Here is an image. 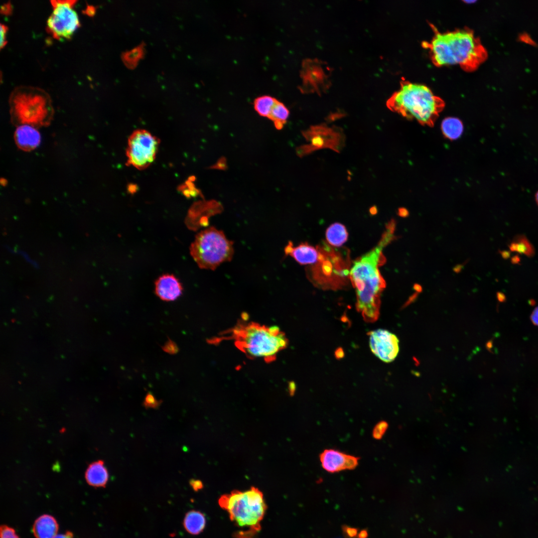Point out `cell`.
<instances>
[{"mask_svg":"<svg viewBox=\"0 0 538 538\" xmlns=\"http://www.w3.org/2000/svg\"><path fill=\"white\" fill-rule=\"evenodd\" d=\"M11 6L10 4H5L2 6H1V10L3 9L2 12H3L4 14H8L9 12L11 11Z\"/></svg>","mask_w":538,"mask_h":538,"instance_id":"cell-34","label":"cell"},{"mask_svg":"<svg viewBox=\"0 0 538 538\" xmlns=\"http://www.w3.org/2000/svg\"><path fill=\"white\" fill-rule=\"evenodd\" d=\"M285 255L293 258L300 265H311L316 263L320 259L321 254L319 248H315L307 243H302L293 246L291 242H288L284 248Z\"/></svg>","mask_w":538,"mask_h":538,"instance_id":"cell-14","label":"cell"},{"mask_svg":"<svg viewBox=\"0 0 538 538\" xmlns=\"http://www.w3.org/2000/svg\"><path fill=\"white\" fill-rule=\"evenodd\" d=\"M388 427V424L386 421H379L374 426L373 429V437L377 440L381 439L386 433Z\"/></svg>","mask_w":538,"mask_h":538,"instance_id":"cell-25","label":"cell"},{"mask_svg":"<svg viewBox=\"0 0 538 538\" xmlns=\"http://www.w3.org/2000/svg\"><path fill=\"white\" fill-rule=\"evenodd\" d=\"M369 346L373 353L385 363L393 362L399 352V340L397 336L383 329L368 333Z\"/></svg>","mask_w":538,"mask_h":538,"instance_id":"cell-11","label":"cell"},{"mask_svg":"<svg viewBox=\"0 0 538 538\" xmlns=\"http://www.w3.org/2000/svg\"><path fill=\"white\" fill-rule=\"evenodd\" d=\"M326 237L328 243L334 247H338L346 242L348 233L343 225L336 223L327 228Z\"/></svg>","mask_w":538,"mask_h":538,"instance_id":"cell-20","label":"cell"},{"mask_svg":"<svg viewBox=\"0 0 538 538\" xmlns=\"http://www.w3.org/2000/svg\"><path fill=\"white\" fill-rule=\"evenodd\" d=\"M536 202L537 203V204L538 205V192L536 194Z\"/></svg>","mask_w":538,"mask_h":538,"instance_id":"cell-39","label":"cell"},{"mask_svg":"<svg viewBox=\"0 0 538 538\" xmlns=\"http://www.w3.org/2000/svg\"><path fill=\"white\" fill-rule=\"evenodd\" d=\"M11 119L19 126L30 125L35 128L50 123L53 108L49 95L43 89L20 86L11 92L9 98Z\"/></svg>","mask_w":538,"mask_h":538,"instance_id":"cell-5","label":"cell"},{"mask_svg":"<svg viewBox=\"0 0 538 538\" xmlns=\"http://www.w3.org/2000/svg\"><path fill=\"white\" fill-rule=\"evenodd\" d=\"M289 111L285 105L278 101L274 105L269 119L271 120L277 130H281L287 122Z\"/></svg>","mask_w":538,"mask_h":538,"instance_id":"cell-21","label":"cell"},{"mask_svg":"<svg viewBox=\"0 0 538 538\" xmlns=\"http://www.w3.org/2000/svg\"><path fill=\"white\" fill-rule=\"evenodd\" d=\"M0 538H19V537L13 529L3 526L0 528Z\"/></svg>","mask_w":538,"mask_h":538,"instance_id":"cell-27","label":"cell"},{"mask_svg":"<svg viewBox=\"0 0 538 538\" xmlns=\"http://www.w3.org/2000/svg\"><path fill=\"white\" fill-rule=\"evenodd\" d=\"M464 265L458 264L453 268V271L456 273H459L461 271Z\"/></svg>","mask_w":538,"mask_h":538,"instance_id":"cell-37","label":"cell"},{"mask_svg":"<svg viewBox=\"0 0 538 538\" xmlns=\"http://www.w3.org/2000/svg\"><path fill=\"white\" fill-rule=\"evenodd\" d=\"M387 106L408 120L432 127L445 103L427 86L403 80L400 89L388 100Z\"/></svg>","mask_w":538,"mask_h":538,"instance_id":"cell-4","label":"cell"},{"mask_svg":"<svg viewBox=\"0 0 538 538\" xmlns=\"http://www.w3.org/2000/svg\"><path fill=\"white\" fill-rule=\"evenodd\" d=\"M58 525L55 519L49 515H43L34 522L32 528L36 538H54L57 535Z\"/></svg>","mask_w":538,"mask_h":538,"instance_id":"cell-17","label":"cell"},{"mask_svg":"<svg viewBox=\"0 0 538 538\" xmlns=\"http://www.w3.org/2000/svg\"><path fill=\"white\" fill-rule=\"evenodd\" d=\"M191 487L195 491H198L203 487V483L199 480L191 479L189 481Z\"/></svg>","mask_w":538,"mask_h":538,"instance_id":"cell-31","label":"cell"},{"mask_svg":"<svg viewBox=\"0 0 538 538\" xmlns=\"http://www.w3.org/2000/svg\"><path fill=\"white\" fill-rule=\"evenodd\" d=\"M109 478L108 469L102 460H98L89 464L85 472L87 483L96 488L105 487Z\"/></svg>","mask_w":538,"mask_h":538,"instance_id":"cell-16","label":"cell"},{"mask_svg":"<svg viewBox=\"0 0 538 538\" xmlns=\"http://www.w3.org/2000/svg\"><path fill=\"white\" fill-rule=\"evenodd\" d=\"M14 139L16 145L20 149L29 151L37 147L40 141V135L36 128L30 125H22L17 126Z\"/></svg>","mask_w":538,"mask_h":538,"instance_id":"cell-15","label":"cell"},{"mask_svg":"<svg viewBox=\"0 0 538 538\" xmlns=\"http://www.w3.org/2000/svg\"><path fill=\"white\" fill-rule=\"evenodd\" d=\"M322 468L330 473L355 469L360 458L332 448L325 449L319 455Z\"/></svg>","mask_w":538,"mask_h":538,"instance_id":"cell-12","label":"cell"},{"mask_svg":"<svg viewBox=\"0 0 538 538\" xmlns=\"http://www.w3.org/2000/svg\"><path fill=\"white\" fill-rule=\"evenodd\" d=\"M531 319L534 324L538 326V307L534 310L531 314Z\"/></svg>","mask_w":538,"mask_h":538,"instance_id":"cell-32","label":"cell"},{"mask_svg":"<svg viewBox=\"0 0 538 538\" xmlns=\"http://www.w3.org/2000/svg\"><path fill=\"white\" fill-rule=\"evenodd\" d=\"M396 225L394 219L388 223L378 243L357 259L349 272L356 294V309L368 323L374 322L380 315L381 295L386 283L379 268L386 262L383 249L397 238L394 234Z\"/></svg>","mask_w":538,"mask_h":538,"instance_id":"cell-1","label":"cell"},{"mask_svg":"<svg viewBox=\"0 0 538 538\" xmlns=\"http://www.w3.org/2000/svg\"><path fill=\"white\" fill-rule=\"evenodd\" d=\"M211 169L225 170L227 168V160L225 157H221L217 162L210 167Z\"/></svg>","mask_w":538,"mask_h":538,"instance_id":"cell-29","label":"cell"},{"mask_svg":"<svg viewBox=\"0 0 538 538\" xmlns=\"http://www.w3.org/2000/svg\"><path fill=\"white\" fill-rule=\"evenodd\" d=\"M277 99L269 95H263L256 98L254 102L256 111L261 116L269 118Z\"/></svg>","mask_w":538,"mask_h":538,"instance_id":"cell-23","label":"cell"},{"mask_svg":"<svg viewBox=\"0 0 538 538\" xmlns=\"http://www.w3.org/2000/svg\"><path fill=\"white\" fill-rule=\"evenodd\" d=\"M160 139L144 129L134 131L129 136L126 150V165L142 170L155 160Z\"/></svg>","mask_w":538,"mask_h":538,"instance_id":"cell-8","label":"cell"},{"mask_svg":"<svg viewBox=\"0 0 538 538\" xmlns=\"http://www.w3.org/2000/svg\"><path fill=\"white\" fill-rule=\"evenodd\" d=\"M163 350L170 354H176L178 351V348L175 342L169 340L162 347Z\"/></svg>","mask_w":538,"mask_h":538,"instance_id":"cell-28","label":"cell"},{"mask_svg":"<svg viewBox=\"0 0 538 538\" xmlns=\"http://www.w3.org/2000/svg\"><path fill=\"white\" fill-rule=\"evenodd\" d=\"M464 1L465 2H467V3H471V2H475V1H474V0H465Z\"/></svg>","mask_w":538,"mask_h":538,"instance_id":"cell-40","label":"cell"},{"mask_svg":"<svg viewBox=\"0 0 538 538\" xmlns=\"http://www.w3.org/2000/svg\"><path fill=\"white\" fill-rule=\"evenodd\" d=\"M206 523L205 517L202 513L192 510L186 514L183 520V526L188 533L197 535L204 530Z\"/></svg>","mask_w":538,"mask_h":538,"instance_id":"cell-18","label":"cell"},{"mask_svg":"<svg viewBox=\"0 0 538 538\" xmlns=\"http://www.w3.org/2000/svg\"><path fill=\"white\" fill-rule=\"evenodd\" d=\"M52 11L47 20L48 32L55 39L70 38L80 26L78 14L74 8V0L50 1Z\"/></svg>","mask_w":538,"mask_h":538,"instance_id":"cell-9","label":"cell"},{"mask_svg":"<svg viewBox=\"0 0 538 538\" xmlns=\"http://www.w3.org/2000/svg\"><path fill=\"white\" fill-rule=\"evenodd\" d=\"M510 249L529 256L533 255L534 253L530 243L523 237H518L510 245Z\"/></svg>","mask_w":538,"mask_h":538,"instance_id":"cell-24","label":"cell"},{"mask_svg":"<svg viewBox=\"0 0 538 538\" xmlns=\"http://www.w3.org/2000/svg\"><path fill=\"white\" fill-rule=\"evenodd\" d=\"M161 403V401L157 400L153 394L148 393L144 398L143 405L146 408L156 409L159 407Z\"/></svg>","mask_w":538,"mask_h":538,"instance_id":"cell-26","label":"cell"},{"mask_svg":"<svg viewBox=\"0 0 538 538\" xmlns=\"http://www.w3.org/2000/svg\"><path fill=\"white\" fill-rule=\"evenodd\" d=\"M219 506L229 514L236 526L246 528L248 536L259 532L261 523L267 509L264 495L258 488L252 487L245 491L233 490L222 495Z\"/></svg>","mask_w":538,"mask_h":538,"instance_id":"cell-6","label":"cell"},{"mask_svg":"<svg viewBox=\"0 0 538 538\" xmlns=\"http://www.w3.org/2000/svg\"><path fill=\"white\" fill-rule=\"evenodd\" d=\"M190 252L200 268L215 270L222 263L232 259L233 242L223 231L211 227L196 235Z\"/></svg>","mask_w":538,"mask_h":538,"instance_id":"cell-7","label":"cell"},{"mask_svg":"<svg viewBox=\"0 0 538 538\" xmlns=\"http://www.w3.org/2000/svg\"><path fill=\"white\" fill-rule=\"evenodd\" d=\"M144 44L141 43L130 51L123 53L121 57L126 66L131 69H134L139 60L144 55Z\"/></svg>","mask_w":538,"mask_h":538,"instance_id":"cell-22","label":"cell"},{"mask_svg":"<svg viewBox=\"0 0 538 538\" xmlns=\"http://www.w3.org/2000/svg\"><path fill=\"white\" fill-rule=\"evenodd\" d=\"M413 288L414 290H415L417 292H420L422 291V290L421 286L418 283H414L413 284Z\"/></svg>","mask_w":538,"mask_h":538,"instance_id":"cell-38","label":"cell"},{"mask_svg":"<svg viewBox=\"0 0 538 538\" xmlns=\"http://www.w3.org/2000/svg\"><path fill=\"white\" fill-rule=\"evenodd\" d=\"M229 339L248 358L261 359L267 363L275 361L277 355L288 344L285 334L279 327L249 322L244 317L234 327L208 342L215 344Z\"/></svg>","mask_w":538,"mask_h":538,"instance_id":"cell-3","label":"cell"},{"mask_svg":"<svg viewBox=\"0 0 538 538\" xmlns=\"http://www.w3.org/2000/svg\"><path fill=\"white\" fill-rule=\"evenodd\" d=\"M441 130L445 138L449 140H455L462 135L463 132V124L458 118L447 117L442 121Z\"/></svg>","mask_w":538,"mask_h":538,"instance_id":"cell-19","label":"cell"},{"mask_svg":"<svg viewBox=\"0 0 538 538\" xmlns=\"http://www.w3.org/2000/svg\"><path fill=\"white\" fill-rule=\"evenodd\" d=\"M182 286L173 274H166L159 277L155 282L156 295L162 300L172 301L182 293Z\"/></svg>","mask_w":538,"mask_h":538,"instance_id":"cell-13","label":"cell"},{"mask_svg":"<svg viewBox=\"0 0 538 538\" xmlns=\"http://www.w3.org/2000/svg\"><path fill=\"white\" fill-rule=\"evenodd\" d=\"M54 538H72V534L67 532L64 534L57 535Z\"/></svg>","mask_w":538,"mask_h":538,"instance_id":"cell-35","label":"cell"},{"mask_svg":"<svg viewBox=\"0 0 538 538\" xmlns=\"http://www.w3.org/2000/svg\"><path fill=\"white\" fill-rule=\"evenodd\" d=\"M430 25L434 34L422 45L428 49L435 66L459 65L465 71H472L487 59L486 48L472 29L465 27L440 32Z\"/></svg>","mask_w":538,"mask_h":538,"instance_id":"cell-2","label":"cell"},{"mask_svg":"<svg viewBox=\"0 0 538 538\" xmlns=\"http://www.w3.org/2000/svg\"><path fill=\"white\" fill-rule=\"evenodd\" d=\"M417 295H418V293L417 292L414 293V294L411 295L410 296V297L409 298V299H408L407 301L405 303V305H407L410 304V303H411L412 302L414 301V300L417 298Z\"/></svg>","mask_w":538,"mask_h":538,"instance_id":"cell-36","label":"cell"},{"mask_svg":"<svg viewBox=\"0 0 538 538\" xmlns=\"http://www.w3.org/2000/svg\"><path fill=\"white\" fill-rule=\"evenodd\" d=\"M8 28L6 25L2 23L0 24V48L4 47L6 44V34Z\"/></svg>","mask_w":538,"mask_h":538,"instance_id":"cell-30","label":"cell"},{"mask_svg":"<svg viewBox=\"0 0 538 538\" xmlns=\"http://www.w3.org/2000/svg\"><path fill=\"white\" fill-rule=\"evenodd\" d=\"M302 134L308 143L296 148V153L299 157L324 148L339 152L344 144V136L339 129L325 125L311 126Z\"/></svg>","mask_w":538,"mask_h":538,"instance_id":"cell-10","label":"cell"},{"mask_svg":"<svg viewBox=\"0 0 538 538\" xmlns=\"http://www.w3.org/2000/svg\"><path fill=\"white\" fill-rule=\"evenodd\" d=\"M398 214L402 217H406L409 215L408 211L405 208H400L398 210Z\"/></svg>","mask_w":538,"mask_h":538,"instance_id":"cell-33","label":"cell"}]
</instances>
